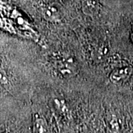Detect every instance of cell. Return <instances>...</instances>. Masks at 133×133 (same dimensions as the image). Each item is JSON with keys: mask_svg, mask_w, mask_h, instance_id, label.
Returning a JSON list of instances; mask_svg holds the SVG:
<instances>
[{"mask_svg": "<svg viewBox=\"0 0 133 133\" xmlns=\"http://www.w3.org/2000/svg\"><path fill=\"white\" fill-rule=\"evenodd\" d=\"M43 15H44V17L45 19L50 20V21H56L58 19L56 11L52 10L50 8L48 9H44Z\"/></svg>", "mask_w": 133, "mask_h": 133, "instance_id": "277c9868", "label": "cell"}, {"mask_svg": "<svg viewBox=\"0 0 133 133\" xmlns=\"http://www.w3.org/2000/svg\"><path fill=\"white\" fill-rule=\"evenodd\" d=\"M130 73V70L126 67V68H121L114 71L110 76V80L113 83H119L121 81H123L127 78Z\"/></svg>", "mask_w": 133, "mask_h": 133, "instance_id": "7a4b0ae2", "label": "cell"}, {"mask_svg": "<svg viewBox=\"0 0 133 133\" xmlns=\"http://www.w3.org/2000/svg\"><path fill=\"white\" fill-rule=\"evenodd\" d=\"M132 38H133V31H132Z\"/></svg>", "mask_w": 133, "mask_h": 133, "instance_id": "5b68a950", "label": "cell"}, {"mask_svg": "<svg viewBox=\"0 0 133 133\" xmlns=\"http://www.w3.org/2000/svg\"><path fill=\"white\" fill-rule=\"evenodd\" d=\"M52 61L55 67L62 76H72L77 71V66L74 60L66 55H56Z\"/></svg>", "mask_w": 133, "mask_h": 133, "instance_id": "6da1fadb", "label": "cell"}, {"mask_svg": "<svg viewBox=\"0 0 133 133\" xmlns=\"http://www.w3.org/2000/svg\"><path fill=\"white\" fill-rule=\"evenodd\" d=\"M33 133H49L48 125L42 118H36L33 124Z\"/></svg>", "mask_w": 133, "mask_h": 133, "instance_id": "3957f363", "label": "cell"}]
</instances>
